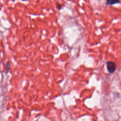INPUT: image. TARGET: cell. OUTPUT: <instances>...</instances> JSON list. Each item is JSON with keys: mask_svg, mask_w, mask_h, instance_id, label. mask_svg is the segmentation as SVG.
Segmentation results:
<instances>
[{"mask_svg": "<svg viewBox=\"0 0 121 121\" xmlns=\"http://www.w3.org/2000/svg\"><path fill=\"white\" fill-rule=\"evenodd\" d=\"M107 69L109 72L112 73L114 72L116 69V65L112 61H108L106 63Z\"/></svg>", "mask_w": 121, "mask_h": 121, "instance_id": "obj_1", "label": "cell"}, {"mask_svg": "<svg viewBox=\"0 0 121 121\" xmlns=\"http://www.w3.org/2000/svg\"><path fill=\"white\" fill-rule=\"evenodd\" d=\"M10 69V63L9 61H8L6 64V73L9 72Z\"/></svg>", "mask_w": 121, "mask_h": 121, "instance_id": "obj_2", "label": "cell"}, {"mask_svg": "<svg viewBox=\"0 0 121 121\" xmlns=\"http://www.w3.org/2000/svg\"><path fill=\"white\" fill-rule=\"evenodd\" d=\"M120 2L119 1H113V0H108L107 1V4L108 5H112L115 3Z\"/></svg>", "mask_w": 121, "mask_h": 121, "instance_id": "obj_3", "label": "cell"}, {"mask_svg": "<svg viewBox=\"0 0 121 121\" xmlns=\"http://www.w3.org/2000/svg\"><path fill=\"white\" fill-rule=\"evenodd\" d=\"M57 8L59 9H60L61 8V5L60 4H57Z\"/></svg>", "mask_w": 121, "mask_h": 121, "instance_id": "obj_4", "label": "cell"}]
</instances>
